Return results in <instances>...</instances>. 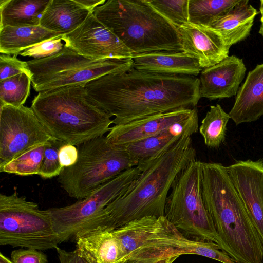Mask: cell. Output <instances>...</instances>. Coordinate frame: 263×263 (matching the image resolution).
<instances>
[{
    "instance_id": "6da1fadb",
    "label": "cell",
    "mask_w": 263,
    "mask_h": 263,
    "mask_svg": "<svg viewBox=\"0 0 263 263\" xmlns=\"http://www.w3.org/2000/svg\"><path fill=\"white\" fill-rule=\"evenodd\" d=\"M89 95L111 116L115 125L155 114L194 109L200 99L199 78L166 75L133 67L88 82Z\"/></svg>"
},
{
    "instance_id": "7a4b0ae2",
    "label": "cell",
    "mask_w": 263,
    "mask_h": 263,
    "mask_svg": "<svg viewBox=\"0 0 263 263\" xmlns=\"http://www.w3.org/2000/svg\"><path fill=\"white\" fill-rule=\"evenodd\" d=\"M201 184L220 249L236 263H262V241L226 167L219 163L201 162Z\"/></svg>"
},
{
    "instance_id": "3957f363",
    "label": "cell",
    "mask_w": 263,
    "mask_h": 263,
    "mask_svg": "<svg viewBox=\"0 0 263 263\" xmlns=\"http://www.w3.org/2000/svg\"><path fill=\"white\" fill-rule=\"evenodd\" d=\"M196 157L191 136L185 134L155 159L138 166L139 176L105 209L112 230L144 217L164 216L173 182Z\"/></svg>"
},
{
    "instance_id": "277c9868",
    "label": "cell",
    "mask_w": 263,
    "mask_h": 263,
    "mask_svg": "<svg viewBox=\"0 0 263 263\" xmlns=\"http://www.w3.org/2000/svg\"><path fill=\"white\" fill-rule=\"evenodd\" d=\"M31 108L55 139L77 146L108 133L111 115L87 93L85 84L41 91Z\"/></svg>"
},
{
    "instance_id": "5b68a950",
    "label": "cell",
    "mask_w": 263,
    "mask_h": 263,
    "mask_svg": "<svg viewBox=\"0 0 263 263\" xmlns=\"http://www.w3.org/2000/svg\"><path fill=\"white\" fill-rule=\"evenodd\" d=\"M93 13L133 55L183 51L177 29L147 0H108Z\"/></svg>"
},
{
    "instance_id": "8992f818",
    "label": "cell",
    "mask_w": 263,
    "mask_h": 263,
    "mask_svg": "<svg viewBox=\"0 0 263 263\" xmlns=\"http://www.w3.org/2000/svg\"><path fill=\"white\" fill-rule=\"evenodd\" d=\"M126 259L145 263L182 255L193 254L218 261L223 258L219 246L212 241L191 239L164 216L144 217L112 230Z\"/></svg>"
},
{
    "instance_id": "52a82bcc",
    "label": "cell",
    "mask_w": 263,
    "mask_h": 263,
    "mask_svg": "<svg viewBox=\"0 0 263 263\" xmlns=\"http://www.w3.org/2000/svg\"><path fill=\"white\" fill-rule=\"evenodd\" d=\"M78 158L58 177L61 187L77 199L85 198L122 172L137 166L124 147L102 136L78 145Z\"/></svg>"
},
{
    "instance_id": "ba28073f",
    "label": "cell",
    "mask_w": 263,
    "mask_h": 263,
    "mask_svg": "<svg viewBox=\"0 0 263 263\" xmlns=\"http://www.w3.org/2000/svg\"><path fill=\"white\" fill-rule=\"evenodd\" d=\"M141 171L138 166L128 169L72 204L46 210L59 244L75 240L80 235L98 228L112 230L105 209L128 189Z\"/></svg>"
},
{
    "instance_id": "9c48e42d",
    "label": "cell",
    "mask_w": 263,
    "mask_h": 263,
    "mask_svg": "<svg viewBox=\"0 0 263 263\" xmlns=\"http://www.w3.org/2000/svg\"><path fill=\"white\" fill-rule=\"evenodd\" d=\"M201 163L192 161L177 176L166 198L164 216L186 237L219 245L202 196Z\"/></svg>"
},
{
    "instance_id": "30bf717a",
    "label": "cell",
    "mask_w": 263,
    "mask_h": 263,
    "mask_svg": "<svg viewBox=\"0 0 263 263\" xmlns=\"http://www.w3.org/2000/svg\"><path fill=\"white\" fill-rule=\"evenodd\" d=\"M31 83L38 92L59 87L85 84L101 76L133 67L132 58L96 60L64 46L59 52L27 61Z\"/></svg>"
},
{
    "instance_id": "8fae6325",
    "label": "cell",
    "mask_w": 263,
    "mask_h": 263,
    "mask_svg": "<svg viewBox=\"0 0 263 263\" xmlns=\"http://www.w3.org/2000/svg\"><path fill=\"white\" fill-rule=\"evenodd\" d=\"M0 245L45 251L59 242L47 210L15 191L0 194Z\"/></svg>"
},
{
    "instance_id": "7c38bea8",
    "label": "cell",
    "mask_w": 263,
    "mask_h": 263,
    "mask_svg": "<svg viewBox=\"0 0 263 263\" xmlns=\"http://www.w3.org/2000/svg\"><path fill=\"white\" fill-rule=\"evenodd\" d=\"M53 138L31 107L0 106V166Z\"/></svg>"
},
{
    "instance_id": "4fadbf2b",
    "label": "cell",
    "mask_w": 263,
    "mask_h": 263,
    "mask_svg": "<svg viewBox=\"0 0 263 263\" xmlns=\"http://www.w3.org/2000/svg\"><path fill=\"white\" fill-rule=\"evenodd\" d=\"M61 39L65 46L89 58L126 59L133 57L129 50L97 20L93 12L79 27Z\"/></svg>"
},
{
    "instance_id": "5bb4252c",
    "label": "cell",
    "mask_w": 263,
    "mask_h": 263,
    "mask_svg": "<svg viewBox=\"0 0 263 263\" xmlns=\"http://www.w3.org/2000/svg\"><path fill=\"white\" fill-rule=\"evenodd\" d=\"M226 167L263 242V159L238 161Z\"/></svg>"
},
{
    "instance_id": "9a60e30c",
    "label": "cell",
    "mask_w": 263,
    "mask_h": 263,
    "mask_svg": "<svg viewBox=\"0 0 263 263\" xmlns=\"http://www.w3.org/2000/svg\"><path fill=\"white\" fill-rule=\"evenodd\" d=\"M183 51L199 61L200 67L213 66L228 57L230 48L214 28L189 22L177 28Z\"/></svg>"
},
{
    "instance_id": "2e32d148",
    "label": "cell",
    "mask_w": 263,
    "mask_h": 263,
    "mask_svg": "<svg viewBox=\"0 0 263 263\" xmlns=\"http://www.w3.org/2000/svg\"><path fill=\"white\" fill-rule=\"evenodd\" d=\"M246 72L243 60L234 55L203 69L199 78L200 97L213 100L236 95Z\"/></svg>"
},
{
    "instance_id": "e0dca14e",
    "label": "cell",
    "mask_w": 263,
    "mask_h": 263,
    "mask_svg": "<svg viewBox=\"0 0 263 263\" xmlns=\"http://www.w3.org/2000/svg\"><path fill=\"white\" fill-rule=\"evenodd\" d=\"M198 130V110L195 108L190 116L166 130L124 147L136 166H141L155 159L183 135L192 136Z\"/></svg>"
},
{
    "instance_id": "ac0fdd59",
    "label": "cell",
    "mask_w": 263,
    "mask_h": 263,
    "mask_svg": "<svg viewBox=\"0 0 263 263\" xmlns=\"http://www.w3.org/2000/svg\"><path fill=\"white\" fill-rule=\"evenodd\" d=\"M195 108L155 114L124 124L115 125L106 136L112 144L124 147L166 130L173 124L188 117Z\"/></svg>"
},
{
    "instance_id": "d6986e66",
    "label": "cell",
    "mask_w": 263,
    "mask_h": 263,
    "mask_svg": "<svg viewBox=\"0 0 263 263\" xmlns=\"http://www.w3.org/2000/svg\"><path fill=\"white\" fill-rule=\"evenodd\" d=\"M133 67L148 72L197 77L203 69L198 60L183 51H158L133 55Z\"/></svg>"
},
{
    "instance_id": "ffe728a7",
    "label": "cell",
    "mask_w": 263,
    "mask_h": 263,
    "mask_svg": "<svg viewBox=\"0 0 263 263\" xmlns=\"http://www.w3.org/2000/svg\"><path fill=\"white\" fill-rule=\"evenodd\" d=\"M74 241L76 251L88 263H121L126 259L120 242L107 228L86 232Z\"/></svg>"
},
{
    "instance_id": "44dd1931",
    "label": "cell",
    "mask_w": 263,
    "mask_h": 263,
    "mask_svg": "<svg viewBox=\"0 0 263 263\" xmlns=\"http://www.w3.org/2000/svg\"><path fill=\"white\" fill-rule=\"evenodd\" d=\"M228 114L236 125L255 121L263 115V63L249 72Z\"/></svg>"
},
{
    "instance_id": "7402d4cb",
    "label": "cell",
    "mask_w": 263,
    "mask_h": 263,
    "mask_svg": "<svg viewBox=\"0 0 263 263\" xmlns=\"http://www.w3.org/2000/svg\"><path fill=\"white\" fill-rule=\"evenodd\" d=\"M90 12L74 0H50L40 26L64 35L79 27Z\"/></svg>"
},
{
    "instance_id": "603a6c76",
    "label": "cell",
    "mask_w": 263,
    "mask_h": 263,
    "mask_svg": "<svg viewBox=\"0 0 263 263\" xmlns=\"http://www.w3.org/2000/svg\"><path fill=\"white\" fill-rule=\"evenodd\" d=\"M257 10L248 0H239L227 13L210 27L217 31L227 45L231 46L246 39L251 30Z\"/></svg>"
},
{
    "instance_id": "cb8c5ba5",
    "label": "cell",
    "mask_w": 263,
    "mask_h": 263,
    "mask_svg": "<svg viewBox=\"0 0 263 263\" xmlns=\"http://www.w3.org/2000/svg\"><path fill=\"white\" fill-rule=\"evenodd\" d=\"M41 26H5L0 29V52L17 55L25 49L45 41L61 37Z\"/></svg>"
},
{
    "instance_id": "d4e9b609",
    "label": "cell",
    "mask_w": 263,
    "mask_h": 263,
    "mask_svg": "<svg viewBox=\"0 0 263 263\" xmlns=\"http://www.w3.org/2000/svg\"><path fill=\"white\" fill-rule=\"evenodd\" d=\"M50 0H1L0 29L39 26Z\"/></svg>"
},
{
    "instance_id": "484cf974",
    "label": "cell",
    "mask_w": 263,
    "mask_h": 263,
    "mask_svg": "<svg viewBox=\"0 0 263 263\" xmlns=\"http://www.w3.org/2000/svg\"><path fill=\"white\" fill-rule=\"evenodd\" d=\"M239 0H189V22L210 27Z\"/></svg>"
},
{
    "instance_id": "4316f807",
    "label": "cell",
    "mask_w": 263,
    "mask_h": 263,
    "mask_svg": "<svg viewBox=\"0 0 263 263\" xmlns=\"http://www.w3.org/2000/svg\"><path fill=\"white\" fill-rule=\"evenodd\" d=\"M230 119L229 114L219 104L210 106L199 129L208 147L218 148L224 141L227 125Z\"/></svg>"
},
{
    "instance_id": "83f0119b",
    "label": "cell",
    "mask_w": 263,
    "mask_h": 263,
    "mask_svg": "<svg viewBox=\"0 0 263 263\" xmlns=\"http://www.w3.org/2000/svg\"><path fill=\"white\" fill-rule=\"evenodd\" d=\"M46 143L36 145L0 166V172L22 176L39 175Z\"/></svg>"
},
{
    "instance_id": "f1b7e54d",
    "label": "cell",
    "mask_w": 263,
    "mask_h": 263,
    "mask_svg": "<svg viewBox=\"0 0 263 263\" xmlns=\"http://www.w3.org/2000/svg\"><path fill=\"white\" fill-rule=\"evenodd\" d=\"M31 83L30 77L24 73L1 81V105L16 107L24 105L30 94Z\"/></svg>"
},
{
    "instance_id": "f546056e",
    "label": "cell",
    "mask_w": 263,
    "mask_h": 263,
    "mask_svg": "<svg viewBox=\"0 0 263 263\" xmlns=\"http://www.w3.org/2000/svg\"><path fill=\"white\" fill-rule=\"evenodd\" d=\"M159 13L177 29L189 22V0H147Z\"/></svg>"
},
{
    "instance_id": "4dcf8cb0",
    "label": "cell",
    "mask_w": 263,
    "mask_h": 263,
    "mask_svg": "<svg viewBox=\"0 0 263 263\" xmlns=\"http://www.w3.org/2000/svg\"><path fill=\"white\" fill-rule=\"evenodd\" d=\"M65 142L54 138L48 141L45 145L44 157L39 176L45 179L58 176L63 169L59 157L60 147Z\"/></svg>"
},
{
    "instance_id": "1f68e13d",
    "label": "cell",
    "mask_w": 263,
    "mask_h": 263,
    "mask_svg": "<svg viewBox=\"0 0 263 263\" xmlns=\"http://www.w3.org/2000/svg\"><path fill=\"white\" fill-rule=\"evenodd\" d=\"M16 57L1 54L0 82L23 73L29 76L31 80L32 74L27 62L20 60Z\"/></svg>"
},
{
    "instance_id": "d6a6232c",
    "label": "cell",
    "mask_w": 263,
    "mask_h": 263,
    "mask_svg": "<svg viewBox=\"0 0 263 263\" xmlns=\"http://www.w3.org/2000/svg\"><path fill=\"white\" fill-rule=\"evenodd\" d=\"M61 37L48 40L28 48L19 54L24 57L40 59L53 55L61 51L65 46Z\"/></svg>"
},
{
    "instance_id": "836d02e7",
    "label": "cell",
    "mask_w": 263,
    "mask_h": 263,
    "mask_svg": "<svg viewBox=\"0 0 263 263\" xmlns=\"http://www.w3.org/2000/svg\"><path fill=\"white\" fill-rule=\"evenodd\" d=\"M11 259L13 263H48L47 256L34 249H18L12 251Z\"/></svg>"
},
{
    "instance_id": "e575fe53",
    "label": "cell",
    "mask_w": 263,
    "mask_h": 263,
    "mask_svg": "<svg viewBox=\"0 0 263 263\" xmlns=\"http://www.w3.org/2000/svg\"><path fill=\"white\" fill-rule=\"evenodd\" d=\"M60 162L63 167H67L74 164L78 158L77 147L68 143H64L59 151Z\"/></svg>"
},
{
    "instance_id": "d590c367",
    "label": "cell",
    "mask_w": 263,
    "mask_h": 263,
    "mask_svg": "<svg viewBox=\"0 0 263 263\" xmlns=\"http://www.w3.org/2000/svg\"><path fill=\"white\" fill-rule=\"evenodd\" d=\"M56 250L60 263H88L79 255L76 249L67 251L58 247Z\"/></svg>"
},
{
    "instance_id": "8d00e7d4",
    "label": "cell",
    "mask_w": 263,
    "mask_h": 263,
    "mask_svg": "<svg viewBox=\"0 0 263 263\" xmlns=\"http://www.w3.org/2000/svg\"><path fill=\"white\" fill-rule=\"evenodd\" d=\"M90 12H93L96 8L104 4L105 0H74Z\"/></svg>"
},
{
    "instance_id": "74e56055",
    "label": "cell",
    "mask_w": 263,
    "mask_h": 263,
    "mask_svg": "<svg viewBox=\"0 0 263 263\" xmlns=\"http://www.w3.org/2000/svg\"><path fill=\"white\" fill-rule=\"evenodd\" d=\"M178 257V256H174L168 258L158 260L155 262V263H173Z\"/></svg>"
},
{
    "instance_id": "f35d334b",
    "label": "cell",
    "mask_w": 263,
    "mask_h": 263,
    "mask_svg": "<svg viewBox=\"0 0 263 263\" xmlns=\"http://www.w3.org/2000/svg\"><path fill=\"white\" fill-rule=\"evenodd\" d=\"M0 263H13L11 259H10L2 253H0Z\"/></svg>"
},
{
    "instance_id": "ab89813d",
    "label": "cell",
    "mask_w": 263,
    "mask_h": 263,
    "mask_svg": "<svg viewBox=\"0 0 263 263\" xmlns=\"http://www.w3.org/2000/svg\"><path fill=\"white\" fill-rule=\"evenodd\" d=\"M121 263H145V262L138 261V260H136L125 259L123 261H122Z\"/></svg>"
},
{
    "instance_id": "60d3db41",
    "label": "cell",
    "mask_w": 263,
    "mask_h": 263,
    "mask_svg": "<svg viewBox=\"0 0 263 263\" xmlns=\"http://www.w3.org/2000/svg\"><path fill=\"white\" fill-rule=\"evenodd\" d=\"M261 24L259 30V33L263 36V17H261L260 18Z\"/></svg>"
},
{
    "instance_id": "b9f144b4",
    "label": "cell",
    "mask_w": 263,
    "mask_h": 263,
    "mask_svg": "<svg viewBox=\"0 0 263 263\" xmlns=\"http://www.w3.org/2000/svg\"><path fill=\"white\" fill-rule=\"evenodd\" d=\"M260 12L261 15L263 14V0L260 1Z\"/></svg>"
},
{
    "instance_id": "7bdbcfd3",
    "label": "cell",
    "mask_w": 263,
    "mask_h": 263,
    "mask_svg": "<svg viewBox=\"0 0 263 263\" xmlns=\"http://www.w3.org/2000/svg\"><path fill=\"white\" fill-rule=\"evenodd\" d=\"M261 17H263V14H262V15H261Z\"/></svg>"
}]
</instances>
